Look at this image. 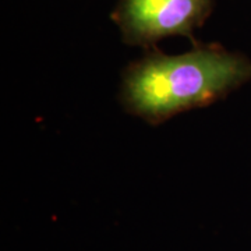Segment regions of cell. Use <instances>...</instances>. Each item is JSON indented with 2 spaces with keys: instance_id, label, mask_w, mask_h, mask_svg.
<instances>
[{
  "instance_id": "1",
  "label": "cell",
  "mask_w": 251,
  "mask_h": 251,
  "mask_svg": "<svg viewBox=\"0 0 251 251\" xmlns=\"http://www.w3.org/2000/svg\"><path fill=\"white\" fill-rule=\"evenodd\" d=\"M251 78V62L216 45L181 54L152 53L127 67L122 102L148 123L225 98Z\"/></svg>"
},
{
  "instance_id": "2",
  "label": "cell",
  "mask_w": 251,
  "mask_h": 251,
  "mask_svg": "<svg viewBox=\"0 0 251 251\" xmlns=\"http://www.w3.org/2000/svg\"><path fill=\"white\" fill-rule=\"evenodd\" d=\"M214 9V0H120L113 20L126 44L148 46L168 36H190Z\"/></svg>"
}]
</instances>
